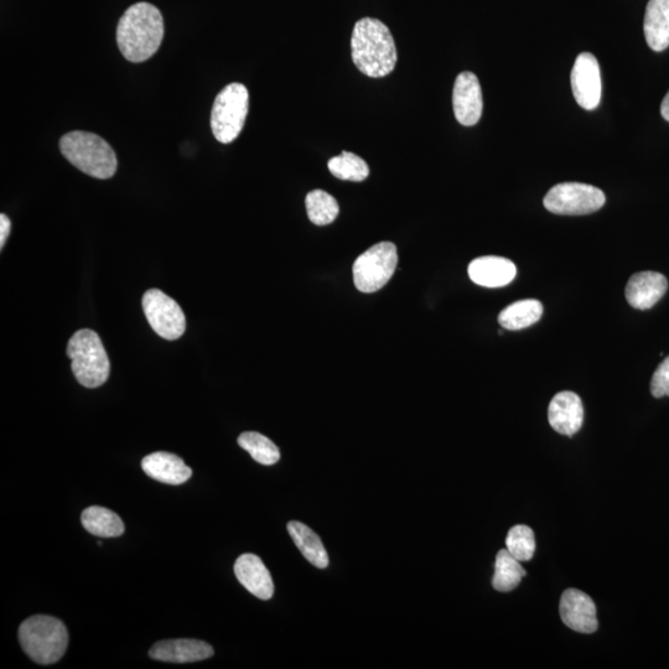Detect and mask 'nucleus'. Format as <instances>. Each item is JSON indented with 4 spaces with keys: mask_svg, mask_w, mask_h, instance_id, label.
Wrapping results in <instances>:
<instances>
[{
    "mask_svg": "<svg viewBox=\"0 0 669 669\" xmlns=\"http://www.w3.org/2000/svg\"><path fill=\"white\" fill-rule=\"evenodd\" d=\"M163 38V15L153 4H134L124 12L119 20L118 48L122 55L134 64L147 61L157 53Z\"/></svg>",
    "mask_w": 669,
    "mask_h": 669,
    "instance_id": "f257e3e1",
    "label": "nucleus"
},
{
    "mask_svg": "<svg viewBox=\"0 0 669 669\" xmlns=\"http://www.w3.org/2000/svg\"><path fill=\"white\" fill-rule=\"evenodd\" d=\"M352 60L363 75L381 79L397 64V49L391 30L381 20L363 18L351 38Z\"/></svg>",
    "mask_w": 669,
    "mask_h": 669,
    "instance_id": "f03ea898",
    "label": "nucleus"
},
{
    "mask_svg": "<svg viewBox=\"0 0 669 669\" xmlns=\"http://www.w3.org/2000/svg\"><path fill=\"white\" fill-rule=\"evenodd\" d=\"M62 155L82 173L96 179H111L117 171V157L111 145L97 134L70 132L60 140Z\"/></svg>",
    "mask_w": 669,
    "mask_h": 669,
    "instance_id": "7ed1b4c3",
    "label": "nucleus"
},
{
    "mask_svg": "<svg viewBox=\"0 0 669 669\" xmlns=\"http://www.w3.org/2000/svg\"><path fill=\"white\" fill-rule=\"evenodd\" d=\"M23 651L39 665H54L65 655L69 645L66 626L55 617L35 615L19 627Z\"/></svg>",
    "mask_w": 669,
    "mask_h": 669,
    "instance_id": "20e7f679",
    "label": "nucleus"
},
{
    "mask_svg": "<svg viewBox=\"0 0 669 669\" xmlns=\"http://www.w3.org/2000/svg\"><path fill=\"white\" fill-rule=\"evenodd\" d=\"M67 356L72 361L71 368L76 380L86 388L105 385L110 377L111 363L95 331H77L67 345Z\"/></svg>",
    "mask_w": 669,
    "mask_h": 669,
    "instance_id": "39448f33",
    "label": "nucleus"
},
{
    "mask_svg": "<svg viewBox=\"0 0 669 669\" xmlns=\"http://www.w3.org/2000/svg\"><path fill=\"white\" fill-rule=\"evenodd\" d=\"M250 95L245 85L233 82L217 95L212 106L211 129L220 143L230 144L245 127Z\"/></svg>",
    "mask_w": 669,
    "mask_h": 669,
    "instance_id": "423d86ee",
    "label": "nucleus"
},
{
    "mask_svg": "<svg viewBox=\"0 0 669 669\" xmlns=\"http://www.w3.org/2000/svg\"><path fill=\"white\" fill-rule=\"evenodd\" d=\"M398 263L397 247L391 242L372 246L356 259L352 272L356 288L362 293L378 292L390 282Z\"/></svg>",
    "mask_w": 669,
    "mask_h": 669,
    "instance_id": "0eeeda50",
    "label": "nucleus"
},
{
    "mask_svg": "<svg viewBox=\"0 0 669 669\" xmlns=\"http://www.w3.org/2000/svg\"><path fill=\"white\" fill-rule=\"evenodd\" d=\"M603 191L595 186L564 183L554 186L544 197L543 204L556 215H589L605 205Z\"/></svg>",
    "mask_w": 669,
    "mask_h": 669,
    "instance_id": "6e6552de",
    "label": "nucleus"
},
{
    "mask_svg": "<svg viewBox=\"0 0 669 669\" xmlns=\"http://www.w3.org/2000/svg\"><path fill=\"white\" fill-rule=\"evenodd\" d=\"M145 318L152 329L165 340L180 339L186 330V319L183 309L159 289H149L143 295Z\"/></svg>",
    "mask_w": 669,
    "mask_h": 669,
    "instance_id": "1a4fd4ad",
    "label": "nucleus"
},
{
    "mask_svg": "<svg viewBox=\"0 0 669 669\" xmlns=\"http://www.w3.org/2000/svg\"><path fill=\"white\" fill-rule=\"evenodd\" d=\"M572 90L575 101L584 110L593 111L601 101V72L598 60L589 53L580 54L572 70Z\"/></svg>",
    "mask_w": 669,
    "mask_h": 669,
    "instance_id": "9d476101",
    "label": "nucleus"
},
{
    "mask_svg": "<svg viewBox=\"0 0 669 669\" xmlns=\"http://www.w3.org/2000/svg\"><path fill=\"white\" fill-rule=\"evenodd\" d=\"M453 106L455 117L463 126H475L480 121L484 101L479 79L473 72H461L456 79Z\"/></svg>",
    "mask_w": 669,
    "mask_h": 669,
    "instance_id": "9b49d317",
    "label": "nucleus"
},
{
    "mask_svg": "<svg viewBox=\"0 0 669 669\" xmlns=\"http://www.w3.org/2000/svg\"><path fill=\"white\" fill-rule=\"evenodd\" d=\"M560 617L564 625L580 634H593L598 630L596 606L589 595L577 589L564 591L560 599Z\"/></svg>",
    "mask_w": 669,
    "mask_h": 669,
    "instance_id": "f8f14e48",
    "label": "nucleus"
},
{
    "mask_svg": "<svg viewBox=\"0 0 669 669\" xmlns=\"http://www.w3.org/2000/svg\"><path fill=\"white\" fill-rule=\"evenodd\" d=\"M548 420L551 427L559 434L573 437L584 422L582 399L574 392H560L554 396L548 408Z\"/></svg>",
    "mask_w": 669,
    "mask_h": 669,
    "instance_id": "ddd939ff",
    "label": "nucleus"
},
{
    "mask_svg": "<svg viewBox=\"0 0 669 669\" xmlns=\"http://www.w3.org/2000/svg\"><path fill=\"white\" fill-rule=\"evenodd\" d=\"M668 289L665 276L656 272H641L632 276L627 283L626 299L632 308L647 310L660 302Z\"/></svg>",
    "mask_w": 669,
    "mask_h": 669,
    "instance_id": "4468645a",
    "label": "nucleus"
},
{
    "mask_svg": "<svg viewBox=\"0 0 669 669\" xmlns=\"http://www.w3.org/2000/svg\"><path fill=\"white\" fill-rule=\"evenodd\" d=\"M149 656L153 660L171 663H190L214 656V648L199 640H167L155 643Z\"/></svg>",
    "mask_w": 669,
    "mask_h": 669,
    "instance_id": "2eb2a0df",
    "label": "nucleus"
},
{
    "mask_svg": "<svg viewBox=\"0 0 669 669\" xmlns=\"http://www.w3.org/2000/svg\"><path fill=\"white\" fill-rule=\"evenodd\" d=\"M469 277L477 285L485 288H501L516 278L517 268L510 259L486 256L470 263Z\"/></svg>",
    "mask_w": 669,
    "mask_h": 669,
    "instance_id": "dca6fc26",
    "label": "nucleus"
},
{
    "mask_svg": "<svg viewBox=\"0 0 669 669\" xmlns=\"http://www.w3.org/2000/svg\"><path fill=\"white\" fill-rule=\"evenodd\" d=\"M235 574L245 588L258 599L269 600L274 594V583L271 573L262 559L254 554H242L236 560Z\"/></svg>",
    "mask_w": 669,
    "mask_h": 669,
    "instance_id": "f3484780",
    "label": "nucleus"
},
{
    "mask_svg": "<svg viewBox=\"0 0 669 669\" xmlns=\"http://www.w3.org/2000/svg\"><path fill=\"white\" fill-rule=\"evenodd\" d=\"M142 469L152 479L168 485H181L188 481L193 471L178 455L158 451L142 461Z\"/></svg>",
    "mask_w": 669,
    "mask_h": 669,
    "instance_id": "a211bd4d",
    "label": "nucleus"
},
{
    "mask_svg": "<svg viewBox=\"0 0 669 669\" xmlns=\"http://www.w3.org/2000/svg\"><path fill=\"white\" fill-rule=\"evenodd\" d=\"M643 30L648 46L661 53L669 46V0H650L647 4Z\"/></svg>",
    "mask_w": 669,
    "mask_h": 669,
    "instance_id": "6ab92c4d",
    "label": "nucleus"
},
{
    "mask_svg": "<svg viewBox=\"0 0 669 669\" xmlns=\"http://www.w3.org/2000/svg\"><path fill=\"white\" fill-rule=\"evenodd\" d=\"M288 532L308 562L316 568L325 569L329 565L328 552L320 537L304 523L297 521L288 523Z\"/></svg>",
    "mask_w": 669,
    "mask_h": 669,
    "instance_id": "aec40b11",
    "label": "nucleus"
},
{
    "mask_svg": "<svg viewBox=\"0 0 669 669\" xmlns=\"http://www.w3.org/2000/svg\"><path fill=\"white\" fill-rule=\"evenodd\" d=\"M81 521L87 532L101 538L119 537L126 531L121 517L105 507L86 508L82 512Z\"/></svg>",
    "mask_w": 669,
    "mask_h": 669,
    "instance_id": "412c9836",
    "label": "nucleus"
},
{
    "mask_svg": "<svg viewBox=\"0 0 669 669\" xmlns=\"http://www.w3.org/2000/svg\"><path fill=\"white\" fill-rule=\"evenodd\" d=\"M543 315V305L536 299L521 300L508 305L499 315V323L505 330H522L538 323Z\"/></svg>",
    "mask_w": 669,
    "mask_h": 669,
    "instance_id": "4be33fe9",
    "label": "nucleus"
},
{
    "mask_svg": "<svg viewBox=\"0 0 669 669\" xmlns=\"http://www.w3.org/2000/svg\"><path fill=\"white\" fill-rule=\"evenodd\" d=\"M525 577L526 570L523 569L520 560L513 557L507 549H502L496 557L495 575L492 579L494 589L501 593H508L516 589Z\"/></svg>",
    "mask_w": 669,
    "mask_h": 669,
    "instance_id": "5701e85b",
    "label": "nucleus"
},
{
    "mask_svg": "<svg viewBox=\"0 0 669 669\" xmlns=\"http://www.w3.org/2000/svg\"><path fill=\"white\" fill-rule=\"evenodd\" d=\"M305 205L309 220L316 226L330 225L336 220L340 211L335 197L324 190L311 191L305 200Z\"/></svg>",
    "mask_w": 669,
    "mask_h": 669,
    "instance_id": "b1692460",
    "label": "nucleus"
},
{
    "mask_svg": "<svg viewBox=\"0 0 669 669\" xmlns=\"http://www.w3.org/2000/svg\"><path fill=\"white\" fill-rule=\"evenodd\" d=\"M237 442L259 464L271 466L277 464L280 459L278 446L262 434L256 432L242 433Z\"/></svg>",
    "mask_w": 669,
    "mask_h": 669,
    "instance_id": "393cba45",
    "label": "nucleus"
},
{
    "mask_svg": "<svg viewBox=\"0 0 669 669\" xmlns=\"http://www.w3.org/2000/svg\"><path fill=\"white\" fill-rule=\"evenodd\" d=\"M328 167L335 178L355 181V183H361L370 175V168H368L365 160L360 158L359 155L349 152H342L339 157L330 159Z\"/></svg>",
    "mask_w": 669,
    "mask_h": 669,
    "instance_id": "a878e982",
    "label": "nucleus"
},
{
    "mask_svg": "<svg viewBox=\"0 0 669 669\" xmlns=\"http://www.w3.org/2000/svg\"><path fill=\"white\" fill-rule=\"evenodd\" d=\"M506 549L520 562H528L536 552V538L530 527L518 525L511 528L506 539Z\"/></svg>",
    "mask_w": 669,
    "mask_h": 669,
    "instance_id": "bb28decb",
    "label": "nucleus"
},
{
    "mask_svg": "<svg viewBox=\"0 0 669 669\" xmlns=\"http://www.w3.org/2000/svg\"><path fill=\"white\" fill-rule=\"evenodd\" d=\"M651 393L656 398L669 397V356L653 373Z\"/></svg>",
    "mask_w": 669,
    "mask_h": 669,
    "instance_id": "cd10ccee",
    "label": "nucleus"
},
{
    "mask_svg": "<svg viewBox=\"0 0 669 669\" xmlns=\"http://www.w3.org/2000/svg\"><path fill=\"white\" fill-rule=\"evenodd\" d=\"M10 228H12V222H10L7 215H0V248H4L5 242H7Z\"/></svg>",
    "mask_w": 669,
    "mask_h": 669,
    "instance_id": "c85d7f7f",
    "label": "nucleus"
},
{
    "mask_svg": "<svg viewBox=\"0 0 669 669\" xmlns=\"http://www.w3.org/2000/svg\"><path fill=\"white\" fill-rule=\"evenodd\" d=\"M661 114L662 117L669 122V92L667 93L665 100L662 101Z\"/></svg>",
    "mask_w": 669,
    "mask_h": 669,
    "instance_id": "c756f323",
    "label": "nucleus"
}]
</instances>
